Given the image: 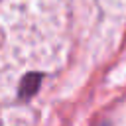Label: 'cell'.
I'll return each instance as SVG.
<instances>
[{"mask_svg":"<svg viewBox=\"0 0 126 126\" xmlns=\"http://www.w3.org/2000/svg\"><path fill=\"white\" fill-rule=\"evenodd\" d=\"M37 87H39V75H30V77L24 79V83H22L20 96H32Z\"/></svg>","mask_w":126,"mask_h":126,"instance_id":"obj_1","label":"cell"}]
</instances>
